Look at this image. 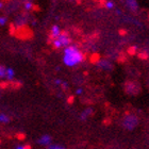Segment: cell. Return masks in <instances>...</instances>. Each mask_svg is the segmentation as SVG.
<instances>
[{
	"label": "cell",
	"mask_w": 149,
	"mask_h": 149,
	"mask_svg": "<svg viewBox=\"0 0 149 149\" xmlns=\"http://www.w3.org/2000/svg\"><path fill=\"white\" fill-rule=\"evenodd\" d=\"M54 83H56V85H61V83H62V80H60V79H56V80L54 81Z\"/></svg>",
	"instance_id": "2e32d148"
},
{
	"label": "cell",
	"mask_w": 149,
	"mask_h": 149,
	"mask_svg": "<svg viewBox=\"0 0 149 149\" xmlns=\"http://www.w3.org/2000/svg\"><path fill=\"white\" fill-rule=\"evenodd\" d=\"M33 6H33V3H32V2H27V3L25 4V8H26L27 10H31V9H33Z\"/></svg>",
	"instance_id": "4fadbf2b"
},
{
	"label": "cell",
	"mask_w": 149,
	"mask_h": 149,
	"mask_svg": "<svg viewBox=\"0 0 149 149\" xmlns=\"http://www.w3.org/2000/svg\"><path fill=\"white\" fill-rule=\"evenodd\" d=\"M10 121V117L4 113H1L0 114V123H3V124H6Z\"/></svg>",
	"instance_id": "ba28073f"
},
{
	"label": "cell",
	"mask_w": 149,
	"mask_h": 149,
	"mask_svg": "<svg viewBox=\"0 0 149 149\" xmlns=\"http://www.w3.org/2000/svg\"><path fill=\"white\" fill-rule=\"evenodd\" d=\"M48 148L50 149H64V147L62 146V145H48Z\"/></svg>",
	"instance_id": "30bf717a"
},
{
	"label": "cell",
	"mask_w": 149,
	"mask_h": 149,
	"mask_svg": "<svg viewBox=\"0 0 149 149\" xmlns=\"http://www.w3.org/2000/svg\"><path fill=\"white\" fill-rule=\"evenodd\" d=\"M127 4L128 6L130 8L131 10H137V3H136V0H127Z\"/></svg>",
	"instance_id": "8992f818"
},
{
	"label": "cell",
	"mask_w": 149,
	"mask_h": 149,
	"mask_svg": "<svg viewBox=\"0 0 149 149\" xmlns=\"http://www.w3.org/2000/svg\"><path fill=\"white\" fill-rule=\"evenodd\" d=\"M84 60L83 53L81 52L77 46L70 45L66 46L64 48V54H63V62L68 67H74V66L80 64Z\"/></svg>",
	"instance_id": "6da1fadb"
},
{
	"label": "cell",
	"mask_w": 149,
	"mask_h": 149,
	"mask_svg": "<svg viewBox=\"0 0 149 149\" xmlns=\"http://www.w3.org/2000/svg\"><path fill=\"white\" fill-rule=\"evenodd\" d=\"M135 50H136V47H131L130 49H129L130 54H134V53H135Z\"/></svg>",
	"instance_id": "9a60e30c"
},
{
	"label": "cell",
	"mask_w": 149,
	"mask_h": 149,
	"mask_svg": "<svg viewBox=\"0 0 149 149\" xmlns=\"http://www.w3.org/2000/svg\"><path fill=\"white\" fill-rule=\"evenodd\" d=\"M106 8H107V9H109V10L113 9V8H114V3L112 2V1H107V2H106Z\"/></svg>",
	"instance_id": "8fae6325"
},
{
	"label": "cell",
	"mask_w": 149,
	"mask_h": 149,
	"mask_svg": "<svg viewBox=\"0 0 149 149\" xmlns=\"http://www.w3.org/2000/svg\"><path fill=\"white\" fill-rule=\"evenodd\" d=\"M6 68L4 67V66L0 65V78L6 77Z\"/></svg>",
	"instance_id": "9c48e42d"
},
{
	"label": "cell",
	"mask_w": 149,
	"mask_h": 149,
	"mask_svg": "<svg viewBox=\"0 0 149 149\" xmlns=\"http://www.w3.org/2000/svg\"><path fill=\"white\" fill-rule=\"evenodd\" d=\"M72 1H74V0H72Z\"/></svg>",
	"instance_id": "ffe728a7"
},
{
	"label": "cell",
	"mask_w": 149,
	"mask_h": 149,
	"mask_svg": "<svg viewBox=\"0 0 149 149\" xmlns=\"http://www.w3.org/2000/svg\"><path fill=\"white\" fill-rule=\"evenodd\" d=\"M17 149H30L31 146L30 145H18V146H16Z\"/></svg>",
	"instance_id": "7c38bea8"
},
{
	"label": "cell",
	"mask_w": 149,
	"mask_h": 149,
	"mask_svg": "<svg viewBox=\"0 0 149 149\" xmlns=\"http://www.w3.org/2000/svg\"><path fill=\"white\" fill-rule=\"evenodd\" d=\"M74 102V96H70L68 98V103H72Z\"/></svg>",
	"instance_id": "ac0fdd59"
},
{
	"label": "cell",
	"mask_w": 149,
	"mask_h": 149,
	"mask_svg": "<svg viewBox=\"0 0 149 149\" xmlns=\"http://www.w3.org/2000/svg\"><path fill=\"white\" fill-rule=\"evenodd\" d=\"M6 17H0V26L6 25Z\"/></svg>",
	"instance_id": "5bb4252c"
},
{
	"label": "cell",
	"mask_w": 149,
	"mask_h": 149,
	"mask_svg": "<svg viewBox=\"0 0 149 149\" xmlns=\"http://www.w3.org/2000/svg\"><path fill=\"white\" fill-rule=\"evenodd\" d=\"M82 92H83L82 88H78V90L76 91V94H77V95H80V94H82Z\"/></svg>",
	"instance_id": "e0dca14e"
},
{
	"label": "cell",
	"mask_w": 149,
	"mask_h": 149,
	"mask_svg": "<svg viewBox=\"0 0 149 149\" xmlns=\"http://www.w3.org/2000/svg\"><path fill=\"white\" fill-rule=\"evenodd\" d=\"M92 112H93V110H92V109L85 110V111L83 112V114L80 116V118L82 119V120H85V119H86V117H88V116L92 114Z\"/></svg>",
	"instance_id": "52a82bcc"
},
{
	"label": "cell",
	"mask_w": 149,
	"mask_h": 149,
	"mask_svg": "<svg viewBox=\"0 0 149 149\" xmlns=\"http://www.w3.org/2000/svg\"><path fill=\"white\" fill-rule=\"evenodd\" d=\"M70 43H72V40L69 38L68 33L65 31H61L59 36H56V38H53L52 46L54 49H60V48H62V47L68 46Z\"/></svg>",
	"instance_id": "7a4b0ae2"
},
{
	"label": "cell",
	"mask_w": 149,
	"mask_h": 149,
	"mask_svg": "<svg viewBox=\"0 0 149 149\" xmlns=\"http://www.w3.org/2000/svg\"><path fill=\"white\" fill-rule=\"evenodd\" d=\"M61 33V29H60V27L59 26H56V25H54V26H52L51 27V31H50V37L51 38H56V36H59V34Z\"/></svg>",
	"instance_id": "277c9868"
},
{
	"label": "cell",
	"mask_w": 149,
	"mask_h": 149,
	"mask_svg": "<svg viewBox=\"0 0 149 149\" xmlns=\"http://www.w3.org/2000/svg\"><path fill=\"white\" fill-rule=\"evenodd\" d=\"M51 142H52V139L48 134L43 135V136L40 137V139H38V141H37V143L40 144V145H42V146H48V145L51 144Z\"/></svg>",
	"instance_id": "3957f363"
},
{
	"label": "cell",
	"mask_w": 149,
	"mask_h": 149,
	"mask_svg": "<svg viewBox=\"0 0 149 149\" xmlns=\"http://www.w3.org/2000/svg\"><path fill=\"white\" fill-rule=\"evenodd\" d=\"M0 8H2V3L0 2Z\"/></svg>",
	"instance_id": "d6986e66"
},
{
	"label": "cell",
	"mask_w": 149,
	"mask_h": 149,
	"mask_svg": "<svg viewBox=\"0 0 149 149\" xmlns=\"http://www.w3.org/2000/svg\"><path fill=\"white\" fill-rule=\"evenodd\" d=\"M15 77V72L13 68H6V78H8L9 80H13Z\"/></svg>",
	"instance_id": "5b68a950"
}]
</instances>
